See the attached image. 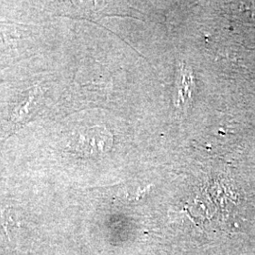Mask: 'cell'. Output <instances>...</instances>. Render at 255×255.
Masks as SVG:
<instances>
[{
  "mask_svg": "<svg viewBox=\"0 0 255 255\" xmlns=\"http://www.w3.org/2000/svg\"><path fill=\"white\" fill-rule=\"evenodd\" d=\"M45 99V89L39 84L23 92L9 110V124L11 130L19 129L33 119L41 109Z\"/></svg>",
  "mask_w": 255,
  "mask_h": 255,
  "instance_id": "1",
  "label": "cell"
},
{
  "mask_svg": "<svg viewBox=\"0 0 255 255\" xmlns=\"http://www.w3.org/2000/svg\"><path fill=\"white\" fill-rule=\"evenodd\" d=\"M113 136L106 128L93 127L81 131L73 141V148L84 155L105 153L112 147Z\"/></svg>",
  "mask_w": 255,
  "mask_h": 255,
  "instance_id": "2",
  "label": "cell"
}]
</instances>
